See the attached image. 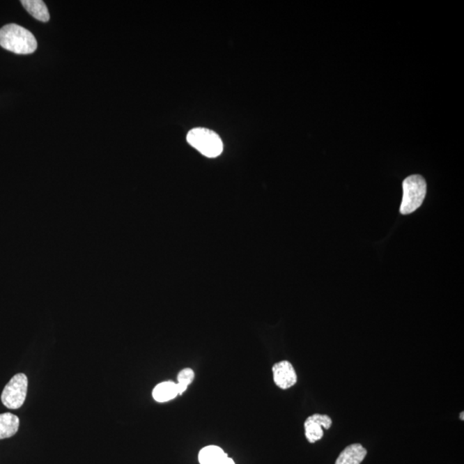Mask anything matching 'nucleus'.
Wrapping results in <instances>:
<instances>
[{"label": "nucleus", "mask_w": 464, "mask_h": 464, "mask_svg": "<svg viewBox=\"0 0 464 464\" xmlns=\"http://www.w3.org/2000/svg\"><path fill=\"white\" fill-rule=\"evenodd\" d=\"M0 46L15 54H29L38 49V42L28 29L10 24L0 29Z\"/></svg>", "instance_id": "nucleus-1"}, {"label": "nucleus", "mask_w": 464, "mask_h": 464, "mask_svg": "<svg viewBox=\"0 0 464 464\" xmlns=\"http://www.w3.org/2000/svg\"><path fill=\"white\" fill-rule=\"evenodd\" d=\"M403 196L401 205V215H410L417 210L425 200L426 183L419 175L408 176L403 183Z\"/></svg>", "instance_id": "nucleus-2"}, {"label": "nucleus", "mask_w": 464, "mask_h": 464, "mask_svg": "<svg viewBox=\"0 0 464 464\" xmlns=\"http://www.w3.org/2000/svg\"><path fill=\"white\" fill-rule=\"evenodd\" d=\"M191 146L208 157H219L223 152V142L215 132L203 127L192 129L187 135Z\"/></svg>", "instance_id": "nucleus-3"}, {"label": "nucleus", "mask_w": 464, "mask_h": 464, "mask_svg": "<svg viewBox=\"0 0 464 464\" xmlns=\"http://www.w3.org/2000/svg\"><path fill=\"white\" fill-rule=\"evenodd\" d=\"M28 392V378L24 373H17L10 379L3 389L1 401L7 408L17 410L23 406Z\"/></svg>", "instance_id": "nucleus-4"}, {"label": "nucleus", "mask_w": 464, "mask_h": 464, "mask_svg": "<svg viewBox=\"0 0 464 464\" xmlns=\"http://www.w3.org/2000/svg\"><path fill=\"white\" fill-rule=\"evenodd\" d=\"M332 426V419L327 415L315 414L304 422L305 437L309 443L314 444L321 440L324 433L323 428L329 430Z\"/></svg>", "instance_id": "nucleus-5"}, {"label": "nucleus", "mask_w": 464, "mask_h": 464, "mask_svg": "<svg viewBox=\"0 0 464 464\" xmlns=\"http://www.w3.org/2000/svg\"><path fill=\"white\" fill-rule=\"evenodd\" d=\"M274 384L281 389H288L295 385L297 376L292 364L287 360L276 363L272 368Z\"/></svg>", "instance_id": "nucleus-6"}, {"label": "nucleus", "mask_w": 464, "mask_h": 464, "mask_svg": "<svg viewBox=\"0 0 464 464\" xmlns=\"http://www.w3.org/2000/svg\"><path fill=\"white\" fill-rule=\"evenodd\" d=\"M367 454L366 449L360 444L349 445L338 456L335 464H360Z\"/></svg>", "instance_id": "nucleus-7"}, {"label": "nucleus", "mask_w": 464, "mask_h": 464, "mask_svg": "<svg viewBox=\"0 0 464 464\" xmlns=\"http://www.w3.org/2000/svg\"><path fill=\"white\" fill-rule=\"evenodd\" d=\"M179 396L178 385L172 381L160 382L155 387L153 396L157 403H167V401L175 399Z\"/></svg>", "instance_id": "nucleus-8"}, {"label": "nucleus", "mask_w": 464, "mask_h": 464, "mask_svg": "<svg viewBox=\"0 0 464 464\" xmlns=\"http://www.w3.org/2000/svg\"><path fill=\"white\" fill-rule=\"evenodd\" d=\"M20 418L17 415L5 412L0 415V440L12 438L20 428Z\"/></svg>", "instance_id": "nucleus-9"}, {"label": "nucleus", "mask_w": 464, "mask_h": 464, "mask_svg": "<svg viewBox=\"0 0 464 464\" xmlns=\"http://www.w3.org/2000/svg\"><path fill=\"white\" fill-rule=\"evenodd\" d=\"M22 5L33 17L43 23H47L50 20L49 10L46 3L42 0H23Z\"/></svg>", "instance_id": "nucleus-10"}, {"label": "nucleus", "mask_w": 464, "mask_h": 464, "mask_svg": "<svg viewBox=\"0 0 464 464\" xmlns=\"http://www.w3.org/2000/svg\"><path fill=\"white\" fill-rule=\"evenodd\" d=\"M227 456L222 448L217 445H208L201 449L198 455L200 464H217Z\"/></svg>", "instance_id": "nucleus-11"}, {"label": "nucleus", "mask_w": 464, "mask_h": 464, "mask_svg": "<svg viewBox=\"0 0 464 464\" xmlns=\"http://www.w3.org/2000/svg\"><path fill=\"white\" fill-rule=\"evenodd\" d=\"M194 377V371L191 368H185L178 375V384L189 387L192 384Z\"/></svg>", "instance_id": "nucleus-12"}, {"label": "nucleus", "mask_w": 464, "mask_h": 464, "mask_svg": "<svg viewBox=\"0 0 464 464\" xmlns=\"http://www.w3.org/2000/svg\"><path fill=\"white\" fill-rule=\"evenodd\" d=\"M217 464H235L233 460L229 458V456H226L224 459Z\"/></svg>", "instance_id": "nucleus-13"}, {"label": "nucleus", "mask_w": 464, "mask_h": 464, "mask_svg": "<svg viewBox=\"0 0 464 464\" xmlns=\"http://www.w3.org/2000/svg\"><path fill=\"white\" fill-rule=\"evenodd\" d=\"M463 414H464V412H461V415H460V419H461L462 421H463V419H463Z\"/></svg>", "instance_id": "nucleus-14"}]
</instances>
